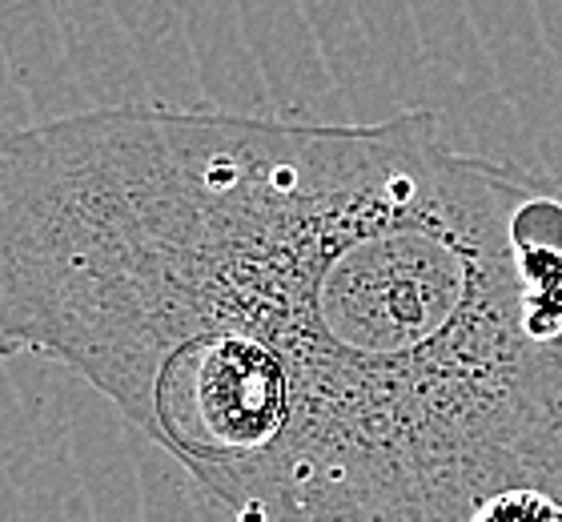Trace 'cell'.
Returning a JSON list of instances; mask_svg holds the SVG:
<instances>
[{
	"label": "cell",
	"instance_id": "6da1fadb",
	"mask_svg": "<svg viewBox=\"0 0 562 522\" xmlns=\"http://www.w3.org/2000/svg\"><path fill=\"white\" fill-rule=\"evenodd\" d=\"M0 358L93 386L237 519L562 502V181L434 109L9 129Z\"/></svg>",
	"mask_w": 562,
	"mask_h": 522
}]
</instances>
